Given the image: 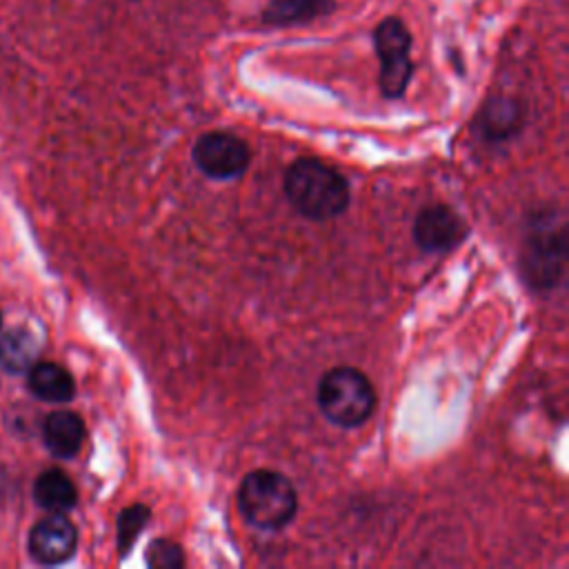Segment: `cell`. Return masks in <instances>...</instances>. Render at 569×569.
I'll use <instances>...</instances> for the list:
<instances>
[{
	"label": "cell",
	"mask_w": 569,
	"mask_h": 569,
	"mask_svg": "<svg viewBox=\"0 0 569 569\" xmlns=\"http://www.w3.org/2000/svg\"><path fill=\"white\" fill-rule=\"evenodd\" d=\"M282 191L300 216L316 222L338 218L351 200L347 178L318 158L291 162L284 171Z\"/></svg>",
	"instance_id": "obj_1"
},
{
	"label": "cell",
	"mask_w": 569,
	"mask_h": 569,
	"mask_svg": "<svg viewBox=\"0 0 569 569\" xmlns=\"http://www.w3.org/2000/svg\"><path fill=\"white\" fill-rule=\"evenodd\" d=\"M567 224L560 211L547 209L529 220L520 251V269L533 289H553L565 278Z\"/></svg>",
	"instance_id": "obj_2"
},
{
	"label": "cell",
	"mask_w": 569,
	"mask_h": 569,
	"mask_svg": "<svg viewBox=\"0 0 569 569\" xmlns=\"http://www.w3.org/2000/svg\"><path fill=\"white\" fill-rule=\"evenodd\" d=\"M238 507L249 525L262 531L287 527L298 511L293 482L273 469L249 471L238 489Z\"/></svg>",
	"instance_id": "obj_3"
},
{
	"label": "cell",
	"mask_w": 569,
	"mask_h": 569,
	"mask_svg": "<svg viewBox=\"0 0 569 569\" xmlns=\"http://www.w3.org/2000/svg\"><path fill=\"white\" fill-rule=\"evenodd\" d=\"M316 402L331 425L353 429L371 418L376 409V389L360 369L333 367L318 380Z\"/></svg>",
	"instance_id": "obj_4"
},
{
	"label": "cell",
	"mask_w": 569,
	"mask_h": 569,
	"mask_svg": "<svg viewBox=\"0 0 569 569\" xmlns=\"http://www.w3.org/2000/svg\"><path fill=\"white\" fill-rule=\"evenodd\" d=\"M376 53L380 58V91L387 98H400L411 80V36L398 18H385L373 31Z\"/></svg>",
	"instance_id": "obj_5"
},
{
	"label": "cell",
	"mask_w": 569,
	"mask_h": 569,
	"mask_svg": "<svg viewBox=\"0 0 569 569\" xmlns=\"http://www.w3.org/2000/svg\"><path fill=\"white\" fill-rule=\"evenodd\" d=\"M196 167L213 180L240 178L251 160L247 142L229 131H207L191 149Z\"/></svg>",
	"instance_id": "obj_6"
},
{
	"label": "cell",
	"mask_w": 569,
	"mask_h": 569,
	"mask_svg": "<svg viewBox=\"0 0 569 569\" xmlns=\"http://www.w3.org/2000/svg\"><path fill=\"white\" fill-rule=\"evenodd\" d=\"M467 236V224L449 204H431L420 209L413 220V240L420 249L445 253L456 249Z\"/></svg>",
	"instance_id": "obj_7"
},
{
	"label": "cell",
	"mask_w": 569,
	"mask_h": 569,
	"mask_svg": "<svg viewBox=\"0 0 569 569\" xmlns=\"http://www.w3.org/2000/svg\"><path fill=\"white\" fill-rule=\"evenodd\" d=\"M78 531L62 513H51L38 520L29 533V553L40 565H60L73 556Z\"/></svg>",
	"instance_id": "obj_8"
},
{
	"label": "cell",
	"mask_w": 569,
	"mask_h": 569,
	"mask_svg": "<svg viewBox=\"0 0 569 569\" xmlns=\"http://www.w3.org/2000/svg\"><path fill=\"white\" fill-rule=\"evenodd\" d=\"M42 438L56 458H73L84 442V422L73 411H53L44 418Z\"/></svg>",
	"instance_id": "obj_9"
},
{
	"label": "cell",
	"mask_w": 569,
	"mask_h": 569,
	"mask_svg": "<svg viewBox=\"0 0 569 569\" xmlns=\"http://www.w3.org/2000/svg\"><path fill=\"white\" fill-rule=\"evenodd\" d=\"M29 389L44 402H69L76 396V382L67 369L56 362H36L29 371Z\"/></svg>",
	"instance_id": "obj_10"
},
{
	"label": "cell",
	"mask_w": 569,
	"mask_h": 569,
	"mask_svg": "<svg viewBox=\"0 0 569 569\" xmlns=\"http://www.w3.org/2000/svg\"><path fill=\"white\" fill-rule=\"evenodd\" d=\"M33 498L38 507L49 513H64L76 507L78 491L71 478L60 469H47L38 476L33 485Z\"/></svg>",
	"instance_id": "obj_11"
},
{
	"label": "cell",
	"mask_w": 569,
	"mask_h": 569,
	"mask_svg": "<svg viewBox=\"0 0 569 569\" xmlns=\"http://www.w3.org/2000/svg\"><path fill=\"white\" fill-rule=\"evenodd\" d=\"M40 345L24 327H13L0 338V365L9 373H27L38 362Z\"/></svg>",
	"instance_id": "obj_12"
},
{
	"label": "cell",
	"mask_w": 569,
	"mask_h": 569,
	"mask_svg": "<svg viewBox=\"0 0 569 569\" xmlns=\"http://www.w3.org/2000/svg\"><path fill=\"white\" fill-rule=\"evenodd\" d=\"M478 127L487 140H505L520 127V111L513 100L496 98L482 107Z\"/></svg>",
	"instance_id": "obj_13"
},
{
	"label": "cell",
	"mask_w": 569,
	"mask_h": 569,
	"mask_svg": "<svg viewBox=\"0 0 569 569\" xmlns=\"http://www.w3.org/2000/svg\"><path fill=\"white\" fill-rule=\"evenodd\" d=\"M329 9L331 0H271L262 18L269 24H296L327 13Z\"/></svg>",
	"instance_id": "obj_14"
},
{
	"label": "cell",
	"mask_w": 569,
	"mask_h": 569,
	"mask_svg": "<svg viewBox=\"0 0 569 569\" xmlns=\"http://www.w3.org/2000/svg\"><path fill=\"white\" fill-rule=\"evenodd\" d=\"M149 516H151L149 507L140 502L122 509V513L118 516V551L122 558L129 553V549L138 540V533L147 527Z\"/></svg>",
	"instance_id": "obj_15"
},
{
	"label": "cell",
	"mask_w": 569,
	"mask_h": 569,
	"mask_svg": "<svg viewBox=\"0 0 569 569\" xmlns=\"http://www.w3.org/2000/svg\"><path fill=\"white\" fill-rule=\"evenodd\" d=\"M144 562L151 569H180L184 567V551L169 538L151 540L144 551Z\"/></svg>",
	"instance_id": "obj_16"
},
{
	"label": "cell",
	"mask_w": 569,
	"mask_h": 569,
	"mask_svg": "<svg viewBox=\"0 0 569 569\" xmlns=\"http://www.w3.org/2000/svg\"><path fill=\"white\" fill-rule=\"evenodd\" d=\"M0 325H2V318H0Z\"/></svg>",
	"instance_id": "obj_17"
}]
</instances>
